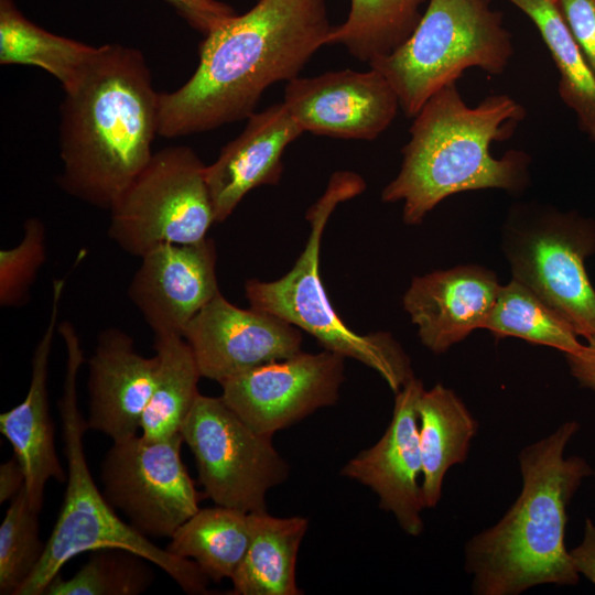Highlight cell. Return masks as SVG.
<instances>
[{"label":"cell","mask_w":595,"mask_h":595,"mask_svg":"<svg viewBox=\"0 0 595 595\" xmlns=\"http://www.w3.org/2000/svg\"><path fill=\"white\" fill-rule=\"evenodd\" d=\"M326 0H258L205 35L191 78L160 93L159 134L176 138L247 119L267 88L299 76L332 30Z\"/></svg>","instance_id":"6da1fadb"},{"label":"cell","mask_w":595,"mask_h":595,"mask_svg":"<svg viewBox=\"0 0 595 595\" xmlns=\"http://www.w3.org/2000/svg\"><path fill=\"white\" fill-rule=\"evenodd\" d=\"M64 93L57 183L68 195L110 210L153 155L160 93L143 54L121 44L97 46Z\"/></svg>","instance_id":"7a4b0ae2"},{"label":"cell","mask_w":595,"mask_h":595,"mask_svg":"<svg viewBox=\"0 0 595 595\" xmlns=\"http://www.w3.org/2000/svg\"><path fill=\"white\" fill-rule=\"evenodd\" d=\"M526 108L507 94L489 95L469 107L456 83L430 97L413 117L397 176L382 190L385 203L403 202L402 219L418 225L446 197L498 188L520 193L529 184L530 155L490 152L526 118Z\"/></svg>","instance_id":"3957f363"},{"label":"cell","mask_w":595,"mask_h":595,"mask_svg":"<svg viewBox=\"0 0 595 595\" xmlns=\"http://www.w3.org/2000/svg\"><path fill=\"white\" fill-rule=\"evenodd\" d=\"M578 428L576 421L564 422L520 451L519 496L498 522L464 548L475 595H518L539 585L578 582L565 545L567 506L592 474L584 458L565 456Z\"/></svg>","instance_id":"277c9868"},{"label":"cell","mask_w":595,"mask_h":595,"mask_svg":"<svg viewBox=\"0 0 595 595\" xmlns=\"http://www.w3.org/2000/svg\"><path fill=\"white\" fill-rule=\"evenodd\" d=\"M57 332L66 349L63 391L57 402L67 462L66 489L43 556L15 595H44L47 585L71 559L107 548L127 550L144 558L187 594H206L209 580L195 562L171 554L121 520L95 484L84 448L88 428L78 407L77 379L85 361L84 351L69 321L60 322Z\"/></svg>","instance_id":"5b68a950"},{"label":"cell","mask_w":595,"mask_h":595,"mask_svg":"<svg viewBox=\"0 0 595 595\" xmlns=\"http://www.w3.org/2000/svg\"><path fill=\"white\" fill-rule=\"evenodd\" d=\"M365 180L350 171L331 175L323 195L309 208L310 235L292 269L274 281L249 279L245 294L253 309L273 314L312 335L324 349L376 370L397 393L414 377L411 360L390 333L361 335L334 310L320 277L321 240L338 204L361 194Z\"/></svg>","instance_id":"8992f818"},{"label":"cell","mask_w":595,"mask_h":595,"mask_svg":"<svg viewBox=\"0 0 595 595\" xmlns=\"http://www.w3.org/2000/svg\"><path fill=\"white\" fill-rule=\"evenodd\" d=\"M513 52L512 35L490 0H429L410 37L369 67L386 77L404 115L413 118L466 69L504 74Z\"/></svg>","instance_id":"52a82bcc"},{"label":"cell","mask_w":595,"mask_h":595,"mask_svg":"<svg viewBox=\"0 0 595 595\" xmlns=\"http://www.w3.org/2000/svg\"><path fill=\"white\" fill-rule=\"evenodd\" d=\"M512 279L534 292L585 339L595 336V289L585 259L595 221L541 206L512 208L504 232Z\"/></svg>","instance_id":"ba28073f"},{"label":"cell","mask_w":595,"mask_h":595,"mask_svg":"<svg viewBox=\"0 0 595 595\" xmlns=\"http://www.w3.org/2000/svg\"><path fill=\"white\" fill-rule=\"evenodd\" d=\"M205 169L188 147L153 153L109 210L108 237L139 258L160 245L205 239L216 223Z\"/></svg>","instance_id":"9c48e42d"},{"label":"cell","mask_w":595,"mask_h":595,"mask_svg":"<svg viewBox=\"0 0 595 595\" xmlns=\"http://www.w3.org/2000/svg\"><path fill=\"white\" fill-rule=\"evenodd\" d=\"M180 433L194 455L204 495L215 505L248 513L267 510L268 491L289 478L290 466L271 437L249 426L221 397L199 393Z\"/></svg>","instance_id":"30bf717a"},{"label":"cell","mask_w":595,"mask_h":595,"mask_svg":"<svg viewBox=\"0 0 595 595\" xmlns=\"http://www.w3.org/2000/svg\"><path fill=\"white\" fill-rule=\"evenodd\" d=\"M181 433L112 442L100 465L102 494L145 537L170 538L199 509V494L182 459Z\"/></svg>","instance_id":"8fae6325"},{"label":"cell","mask_w":595,"mask_h":595,"mask_svg":"<svg viewBox=\"0 0 595 595\" xmlns=\"http://www.w3.org/2000/svg\"><path fill=\"white\" fill-rule=\"evenodd\" d=\"M345 357L300 351L221 383V399L258 433L272 435L318 409L334 405L344 381Z\"/></svg>","instance_id":"7c38bea8"},{"label":"cell","mask_w":595,"mask_h":595,"mask_svg":"<svg viewBox=\"0 0 595 595\" xmlns=\"http://www.w3.org/2000/svg\"><path fill=\"white\" fill-rule=\"evenodd\" d=\"M202 377L217 381L301 350L300 329L253 309H240L220 291L193 317L183 333Z\"/></svg>","instance_id":"4fadbf2b"},{"label":"cell","mask_w":595,"mask_h":595,"mask_svg":"<svg viewBox=\"0 0 595 595\" xmlns=\"http://www.w3.org/2000/svg\"><path fill=\"white\" fill-rule=\"evenodd\" d=\"M283 104L304 132L367 141L385 132L400 108L390 83L371 67L298 76L286 83Z\"/></svg>","instance_id":"5bb4252c"},{"label":"cell","mask_w":595,"mask_h":595,"mask_svg":"<svg viewBox=\"0 0 595 595\" xmlns=\"http://www.w3.org/2000/svg\"><path fill=\"white\" fill-rule=\"evenodd\" d=\"M423 391L422 380L412 377L396 393L392 418L382 436L340 470L342 476L370 488L379 499V507L391 513L411 537H419L424 530L418 422V403Z\"/></svg>","instance_id":"9a60e30c"},{"label":"cell","mask_w":595,"mask_h":595,"mask_svg":"<svg viewBox=\"0 0 595 595\" xmlns=\"http://www.w3.org/2000/svg\"><path fill=\"white\" fill-rule=\"evenodd\" d=\"M128 296L154 336L180 335L219 292L213 239L160 245L141 258Z\"/></svg>","instance_id":"2e32d148"},{"label":"cell","mask_w":595,"mask_h":595,"mask_svg":"<svg viewBox=\"0 0 595 595\" xmlns=\"http://www.w3.org/2000/svg\"><path fill=\"white\" fill-rule=\"evenodd\" d=\"M87 365V428L112 442L138 435L154 389L158 356H142L128 333L108 327L98 334Z\"/></svg>","instance_id":"e0dca14e"},{"label":"cell","mask_w":595,"mask_h":595,"mask_svg":"<svg viewBox=\"0 0 595 595\" xmlns=\"http://www.w3.org/2000/svg\"><path fill=\"white\" fill-rule=\"evenodd\" d=\"M500 286L490 270L458 266L413 278L402 303L421 343L432 353L443 354L484 328Z\"/></svg>","instance_id":"ac0fdd59"},{"label":"cell","mask_w":595,"mask_h":595,"mask_svg":"<svg viewBox=\"0 0 595 595\" xmlns=\"http://www.w3.org/2000/svg\"><path fill=\"white\" fill-rule=\"evenodd\" d=\"M303 132L283 101L247 118L241 133L205 169L216 223L225 221L251 190L280 182L283 152Z\"/></svg>","instance_id":"d6986e66"},{"label":"cell","mask_w":595,"mask_h":595,"mask_svg":"<svg viewBox=\"0 0 595 595\" xmlns=\"http://www.w3.org/2000/svg\"><path fill=\"white\" fill-rule=\"evenodd\" d=\"M65 278L54 279L46 327L31 360V380L24 400L1 413L0 432L12 445L25 474V493L31 508L41 512L44 487L50 479L66 482V474L54 445V425L50 413L47 376L53 338Z\"/></svg>","instance_id":"ffe728a7"},{"label":"cell","mask_w":595,"mask_h":595,"mask_svg":"<svg viewBox=\"0 0 595 595\" xmlns=\"http://www.w3.org/2000/svg\"><path fill=\"white\" fill-rule=\"evenodd\" d=\"M418 422L422 502L424 508H434L441 500L446 473L467 459L478 423L462 399L442 383L424 389L418 403Z\"/></svg>","instance_id":"44dd1931"},{"label":"cell","mask_w":595,"mask_h":595,"mask_svg":"<svg viewBox=\"0 0 595 595\" xmlns=\"http://www.w3.org/2000/svg\"><path fill=\"white\" fill-rule=\"evenodd\" d=\"M251 538L246 555L231 576V594L300 595L296 561L307 531L305 517H274L250 512Z\"/></svg>","instance_id":"7402d4cb"},{"label":"cell","mask_w":595,"mask_h":595,"mask_svg":"<svg viewBox=\"0 0 595 595\" xmlns=\"http://www.w3.org/2000/svg\"><path fill=\"white\" fill-rule=\"evenodd\" d=\"M251 538L250 516L218 506L198 509L170 537L165 550L192 560L209 581L231 578Z\"/></svg>","instance_id":"603a6c76"},{"label":"cell","mask_w":595,"mask_h":595,"mask_svg":"<svg viewBox=\"0 0 595 595\" xmlns=\"http://www.w3.org/2000/svg\"><path fill=\"white\" fill-rule=\"evenodd\" d=\"M534 23L559 71V95L595 141V73L571 33L558 0H508Z\"/></svg>","instance_id":"cb8c5ba5"},{"label":"cell","mask_w":595,"mask_h":595,"mask_svg":"<svg viewBox=\"0 0 595 595\" xmlns=\"http://www.w3.org/2000/svg\"><path fill=\"white\" fill-rule=\"evenodd\" d=\"M97 46L54 34L36 25L13 0H0V64L29 65L53 75L64 90L71 88Z\"/></svg>","instance_id":"d4e9b609"},{"label":"cell","mask_w":595,"mask_h":595,"mask_svg":"<svg viewBox=\"0 0 595 595\" xmlns=\"http://www.w3.org/2000/svg\"><path fill=\"white\" fill-rule=\"evenodd\" d=\"M159 365L153 392L144 410L141 435L167 439L180 430L192 410L202 378L192 348L180 335L154 336Z\"/></svg>","instance_id":"484cf974"},{"label":"cell","mask_w":595,"mask_h":595,"mask_svg":"<svg viewBox=\"0 0 595 595\" xmlns=\"http://www.w3.org/2000/svg\"><path fill=\"white\" fill-rule=\"evenodd\" d=\"M429 0H350L345 21L333 26L326 44H340L370 63L400 47L413 33Z\"/></svg>","instance_id":"4316f807"},{"label":"cell","mask_w":595,"mask_h":595,"mask_svg":"<svg viewBox=\"0 0 595 595\" xmlns=\"http://www.w3.org/2000/svg\"><path fill=\"white\" fill-rule=\"evenodd\" d=\"M485 329L496 337H518L565 354L577 353L583 344L571 324L529 288L511 279L501 285Z\"/></svg>","instance_id":"83f0119b"},{"label":"cell","mask_w":595,"mask_h":595,"mask_svg":"<svg viewBox=\"0 0 595 595\" xmlns=\"http://www.w3.org/2000/svg\"><path fill=\"white\" fill-rule=\"evenodd\" d=\"M91 552L71 578L56 575L44 595H138L153 583V572L144 558L122 549Z\"/></svg>","instance_id":"f1b7e54d"},{"label":"cell","mask_w":595,"mask_h":595,"mask_svg":"<svg viewBox=\"0 0 595 595\" xmlns=\"http://www.w3.org/2000/svg\"><path fill=\"white\" fill-rule=\"evenodd\" d=\"M37 516L23 487L10 500L0 526L1 595H15L43 556L46 542L41 540Z\"/></svg>","instance_id":"f546056e"},{"label":"cell","mask_w":595,"mask_h":595,"mask_svg":"<svg viewBox=\"0 0 595 595\" xmlns=\"http://www.w3.org/2000/svg\"><path fill=\"white\" fill-rule=\"evenodd\" d=\"M46 232L43 221L35 217L23 224L18 245L0 250V305L20 307L30 299V289L46 259Z\"/></svg>","instance_id":"4dcf8cb0"},{"label":"cell","mask_w":595,"mask_h":595,"mask_svg":"<svg viewBox=\"0 0 595 595\" xmlns=\"http://www.w3.org/2000/svg\"><path fill=\"white\" fill-rule=\"evenodd\" d=\"M575 41L595 73V0H558Z\"/></svg>","instance_id":"1f68e13d"},{"label":"cell","mask_w":595,"mask_h":595,"mask_svg":"<svg viewBox=\"0 0 595 595\" xmlns=\"http://www.w3.org/2000/svg\"><path fill=\"white\" fill-rule=\"evenodd\" d=\"M185 21L204 36L236 14L218 0H165Z\"/></svg>","instance_id":"d6a6232c"},{"label":"cell","mask_w":595,"mask_h":595,"mask_svg":"<svg viewBox=\"0 0 595 595\" xmlns=\"http://www.w3.org/2000/svg\"><path fill=\"white\" fill-rule=\"evenodd\" d=\"M571 375L581 387L595 391V336L574 354H565Z\"/></svg>","instance_id":"836d02e7"},{"label":"cell","mask_w":595,"mask_h":595,"mask_svg":"<svg viewBox=\"0 0 595 595\" xmlns=\"http://www.w3.org/2000/svg\"><path fill=\"white\" fill-rule=\"evenodd\" d=\"M575 571L595 584V523L586 519L582 542L569 551Z\"/></svg>","instance_id":"e575fe53"},{"label":"cell","mask_w":595,"mask_h":595,"mask_svg":"<svg viewBox=\"0 0 595 595\" xmlns=\"http://www.w3.org/2000/svg\"><path fill=\"white\" fill-rule=\"evenodd\" d=\"M25 485V474L13 455L0 466V502L11 500Z\"/></svg>","instance_id":"d590c367"}]
</instances>
